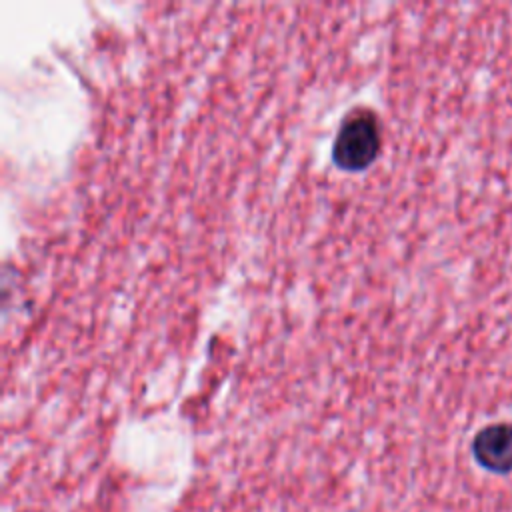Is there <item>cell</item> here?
Here are the masks:
<instances>
[{"mask_svg": "<svg viewBox=\"0 0 512 512\" xmlns=\"http://www.w3.org/2000/svg\"><path fill=\"white\" fill-rule=\"evenodd\" d=\"M472 454L490 472H512V424H490L472 440Z\"/></svg>", "mask_w": 512, "mask_h": 512, "instance_id": "cell-2", "label": "cell"}, {"mask_svg": "<svg viewBox=\"0 0 512 512\" xmlns=\"http://www.w3.org/2000/svg\"><path fill=\"white\" fill-rule=\"evenodd\" d=\"M380 152V124L368 110H356L340 124L332 158L342 170H362Z\"/></svg>", "mask_w": 512, "mask_h": 512, "instance_id": "cell-1", "label": "cell"}]
</instances>
